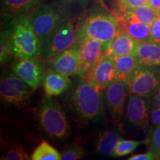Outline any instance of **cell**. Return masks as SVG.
Here are the masks:
<instances>
[{"label": "cell", "instance_id": "d4e9b609", "mask_svg": "<svg viewBox=\"0 0 160 160\" xmlns=\"http://www.w3.org/2000/svg\"><path fill=\"white\" fill-rule=\"evenodd\" d=\"M143 143H145V142L137 141V140L121 139L117 143L111 157H121L131 154L139 145H141Z\"/></svg>", "mask_w": 160, "mask_h": 160}, {"label": "cell", "instance_id": "44dd1931", "mask_svg": "<svg viewBox=\"0 0 160 160\" xmlns=\"http://www.w3.org/2000/svg\"><path fill=\"white\" fill-rule=\"evenodd\" d=\"M157 17V10L150 5L148 3H147L145 5L136 8L125 11L119 18L137 20V21L147 23L151 25V24L154 22V20Z\"/></svg>", "mask_w": 160, "mask_h": 160}, {"label": "cell", "instance_id": "d590c367", "mask_svg": "<svg viewBox=\"0 0 160 160\" xmlns=\"http://www.w3.org/2000/svg\"><path fill=\"white\" fill-rule=\"evenodd\" d=\"M157 159H160V156H159V157H157Z\"/></svg>", "mask_w": 160, "mask_h": 160}, {"label": "cell", "instance_id": "603a6c76", "mask_svg": "<svg viewBox=\"0 0 160 160\" xmlns=\"http://www.w3.org/2000/svg\"><path fill=\"white\" fill-rule=\"evenodd\" d=\"M32 160H60L61 153L46 141H42L32 153Z\"/></svg>", "mask_w": 160, "mask_h": 160}, {"label": "cell", "instance_id": "5bb4252c", "mask_svg": "<svg viewBox=\"0 0 160 160\" xmlns=\"http://www.w3.org/2000/svg\"><path fill=\"white\" fill-rule=\"evenodd\" d=\"M79 63V42L65 50L49 61L51 68L68 77L78 75Z\"/></svg>", "mask_w": 160, "mask_h": 160}, {"label": "cell", "instance_id": "836d02e7", "mask_svg": "<svg viewBox=\"0 0 160 160\" xmlns=\"http://www.w3.org/2000/svg\"><path fill=\"white\" fill-rule=\"evenodd\" d=\"M148 3L156 9H158L160 7V0H148Z\"/></svg>", "mask_w": 160, "mask_h": 160}, {"label": "cell", "instance_id": "7402d4cb", "mask_svg": "<svg viewBox=\"0 0 160 160\" xmlns=\"http://www.w3.org/2000/svg\"><path fill=\"white\" fill-rule=\"evenodd\" d=\"M116 69L118 79L127 81L133 71L141 65L134 55H125L114 57Z\"/></svg>", "mask_w": 160, "mask_h": 160}, {"label": "cell", "instance_id": "8d00e7d4", "mask_svg": "<svg viewBox=\"0 0 160 160\" xmlns=\"http://www.w3.org/2000/svg\"><path fill=\"white\" fill-rule=\"evenodd\" d=\"M83 1H85L86 2V1H88V0H83Z\"/></svg>", "mask_w": 160, "mask_h": 160}, {"label": "cell", "instance_id": "f546056e", "mask_svg": "<svg viewBox=\"0 0 160 160\" xmlns=\"http://www.w3.org/2000/svg\"><path fill=\"white\" fill-rule=\"evenodd\" d=\"M151 38L153 41L160 43V17H158L151 25Z\"/></svg>", "mask_w": 160, "mask_h": 160}, {"label": "cell", "instance_id": "83f0119b", "mask_svg": "<svg viewBox=\"0 0 160 160\" xmlns=\"http://www.w3.org/2000/svg\"><path fill=\"white\" fill-rule=\"evenodd\" d=\"M85 154V150L79 145H71L68 146L61 153V159L77 160L82 159Z\"/></svg>", "mask_w": 160, "mask_h": 160}, {"label": "cell", "instance_id": "ffe728a7", "mask_svg": "<svg viewBox=\"0 0 160 160\" xmlns=\"http://www.w3.org/2000/svg\"><path fill=\"white\" fill-rule=\"evenodd\" d=\"M121 139L119 132L115 130H107L100 133L96 145V150L102 155L111 156L117 143Z\"/></svg>", "mask_w": 160, "mask_h": 160}, {"label": "cell", "instance_id": "d6a6232c", "mask_svg": "<svg viewBox=\"0 0 160 160\" xmlns=\"http://www.w3.org/2000/svg\"><path fill=\"white\" fill-rule=\"evenodd\" d=\"M153 106L160 108V85L153 95Z\"/></svg>", "mask_w": 160, "mask_h": 160}, {"label": "cell", "instance_id": "30bf717a", "mask_svg": "<svg viewBox=\"0 0 160 160\" xmlns=\"http://www.w3.org/2000/svg\"><path fill=\"white\" fill-rule=\"evenodd\" d=\"M79 63L78 76L83 77L108 53V50L101 42L91 38H85L79 40Z\"/></svg>", "mask_w": 160, "mask_h": 160}, {"label": "cell", "instance_id": "4fadbf2b", "mask_svg": "<svg viewBox=\"0 0 160 160\" xmlns=\"http://www.w3.org/2000/svg\"><path fill=\"white\" fill-rule=\"evenodd\" d=\"M148 104L144 97L130 93L126 104V118L133 128L145 130L149 126L150 114Z\"/></svg>", "mask_w": 160, "mask_h": 160}, {"label": "cell", "instance_id": "ac0fdd59", "mask_svg": "<svg viewBox=\"0 0 160 160\" xmlns=\"http://www.w3.org/2000/svg\"><path fill=\"white\" fill-rule=\"evenodd\" d=\"M119 22V31L125 32L138 42L151 40V25L133 19L117 17Z\"/></svg>", "mask_w": 160, "mask_h": 160}, {"label": "cell", "instance_id": "4dcf8cb0", "mask_svg": "<svg viewBox=\"0 0 160 160\" xmlns=\"http://www.w3.org/2000/svg\"><path fill=\"white\" fill-rule=\"evenodd\" d=\"M157 158V153L152 150H149L148 151L144 153H139V154L132 155L130 157L128 160H153Z\"/></svg>", "mask_w": 160, "mask_h": 160}, {"label": "cell", "instance_id": "484cf974", "mask_svg": "<svg viewBox=\"0 0 160 160\" xmlns=\"http://www.w3.org/2000/svg\"><path fill=\"white\" fill-rule=\"evenodd\" d=\"M1 159L4 160H27L31 159L26 150L21 145H11L4 151Z\"/></svg>", "mask_w": 160, "mask_h": 160}, {"label": "cell", "instance_id": "8992f818", "mask_svg": "<svg viewBox=\"0 0 160 160\" xmlns=\"http://www.w3.org/2000/svg\"><path fill=\"white\" fill-rule=\"evenodd\" d=\"M29 17L41 43L47 39L65 19L61 10L51 5H40Z\"/></svg>", "mask_w": 160, "mask_h": 160}, {"label": "cell", "instance_id": "7a4b0ae2", "mask_svg": "<svg viewBox=\"0 0 160 160\" xmlns=\"http://www.w3.org/2000/svg\"><path fill=\"white\" fill-rule=\"evenodd\" d=\"M38 118L42 129L49 137L63 139L71 133V128L62 106L51 97L42 99L38 108Z\"/></svg>", "mask_w": 160, "mask_h": 160}, {"label": "cell", "instance_id": "9a60e30c", "mask_svg": "<svg viewBox=\"0 0 160 160\" xmlns=\"http://www.w3.org/2000/svg\"><path fill=\"white\" fill-rule=\"evenodd\" d=\"M42 86L47 97H58L71 87L70 77L65 76L50 68L44 72Z\"/></svg>", "mask_w": 160, "mask_h": 160}, {"label": "cell", "instance_id": "6da1fadb", "mask_svg": "<svg viewBox=\"0 0 160 160\" xmlns=\"http://www.w3.org/2000/svg\"><path fill=\"white\" fill-rule=\"evenodd\" d=\"M70 100L73 110L84 121H95L104 114L102 93L97 86L80 77L71 91Z\"/></svg>", "mask_w": 160, "mask_h": 160}, {"label": "cell", "instance_id": "3957f363", "mask_svg": "<svg viewBox=\"0 0 160 160\" xmlns=\"http://www.w3.org/2000/svg\"><path fill=\"white\" fill-rule=\"evenodd\" d=\"M11 39L14 55L18 59H34L41 55L42 43L33 30L29 16L17 17Z\"/></svg>", "mask_w": 160, "mask_h": 160}, {"label": "cell", "instance_id": "f1b7e54d", "mask_svg": "<svg viewBox=\"0 0 160 160\" xmlns=\"http://www.w3.org/2000/svg\"><path fill=\"white\" fill-rule=\"evenodd\" d=\"M147 3L148 2L145 0H117V4L122 12V15L125 11L136 8Z\"/></svg>", "mask_w": 160, "mask_h": 160}, {"label": "cell", "instance_id": "e0dca14e", "mask_svg": "<svg viewBox=\"0 0 160 160\" xmlns=\"http://www.w3.org/2000/svg\"><path fill=\"white\" fill-rule=\"evenodd\" d=\"M138 45L137 40L126 33L119 31L110 45L108 53L113 57L125 55H134Z\"/></svg>", "mask_w": 160, "mask_h": 160}, {"label": "cell", "instance_id": "1f68e13d", "mask_svg": "<svg viewBox=\"0 0 160 160\" xmlns=\"http://www.w3.org/2000/svg\"><path fill=\"white\" fill-rule=\"evenodd\" d=\"M150 119L154 126L160 125V108L153 106L150 111Z\"/></svg>", "mask_w": 160, "mask_h": 160}, {"label": "cell", "instance_id": "e575fe53", "mask_svg": "<svg viewBox=\"0 0 160 160\" xmlns=\"http://www.w3.org/2000/svg\"><path fill=\"white\" fill-rule=\"evenodd\" d=\"M157 15H158V17H160V7L158 9H157Z\"/></svg>", "mask_w": 160, "mask_h": 160}, {"label": "cell", "instance_id": "d6986e66", "mask_svg": "<svg viewBox=\"0 0 160 160\" xmlns=\"http://www.w3.org/2000/svg\"><path fill=\"white\" fill-rule=\"evenodd\" d=\"M42 0H2V9L9 15L18 17L30 16L40 6Z\"/></svg>", "mask_w": 160, "mask_h": 160}, {"label": "cell", "instance_id": "52a82bcc", "mask_svg": "<svg viewBox=\"0 0 160 160\" xmlns=\"http://www.w3.org/2000/svg\"><path fill=\"white\" fill-rule=\"evenodd\" d=\"M131 93L142 97L153 95L160 85V73L151 66L139 65L127 79Z\"/></svg>", "mask_w": 160, "mask_h": 160}, {"label": "cell", "instance_id": "8fae6325", "mask_svg": "<svg viewBox=\"0 0 160 160\" xmlns=\"http://www.w3.org/2000/svg\"><path fill=\"white\" fill-rule=\"evenodd\" d=\"M82 78L91 82L100 91H102L118 79L114 57L108 53L91 71Z\"/></svg>", "mask_w": 160, "mask_h": 160}, {"label": "cell", "instance_id": "9c48e42d", "mask_svg": "<svg viewBox=\"0 0 160 160\" xmlns=\"http://www.w3.org/2000/svg\"><path fill=\"white\" fill-rule=\"evenodd\" d=\"M105 107L114 121L121 118L126 99L131 93L127 81L117 79L102 91Z\"/></svg>", "mask_w": 160, "mask_h": 160}, {"label": "cell", "instance_id": "4316f807", "mask_svg": "<svg viewBox=\"0 0 160 160\" xmlns=\"http://www.w3.org/2000/svg\"><path fill=\"white\" fill-rule=\"evenodd\" d=\"M145 143L157 153V157L160 156V125L155 126L150 131ZM157 159V158H156Z\"/></svg>", "mask_w": 160, "mask_h": 160}, {"label": "cell", "instance_id": "5b68a950", "mask_svg": "<svg viewBox=\"0 0 160 160\" xmlns=\"http://www.w3.org/2000/svg\"><path fill=\"white\" fill-rule=\"evenodd\" d=\"M79 42V26L74 20L65 18L57 28L42 43L40 57L49 62Z\"/></svg>", "mask_w": 160, "mask_h": 160}, {"label": "cell", "instance_id": "277c9868", "mask_svg": "<svg viewBox=\"0 0 160 160\" xmlns=\"http://www.w3.org/2000/svg\"><path fill=\"white\" fill-rule=\"evenodd\" d=\"M117 17L108 13L90 15L79 27V41L91 38L101 42L109 49L110 45L119 31Z\"/></svg>", "mask_w": 160, "mask_h": 160}, {"label": "cell", "instance_id": "2e32d148", "mask_svg": "<svg viewBox=\"0 0 160 160\" xmlns=\"http://www.w3.org/2000/svg\"><path fill=\"white\" fill-rule=\"evenodd\" d=\"M135 57L141 65L160 66V43L153 40L138 42Z\"/></svg>", "mask_w": 160, "mask_h": 160}, {"label": "cell", "instance_id": "ba28073f", "mask_svg": "<svg viewBox=\"0 0 160 160\" xmlns=\"http://www.w3.org/2000/svg\"><path fill=\"white\" fill-rule=\"evenodd\" d=\"M31 88L25 82L15 74L2 77L0 81V96L3 102L22 108L29 99Z\"/></svg>", "mask_w": 160, "mask_h": 160}, {"label": "cell", "instance_id": "cb8c5ba5", "mask_svg": "<svg viewBox=\"0 0 160 160\" xmlns=\"http://www.w3.org/2000/svg\"><path fill=\"white\" fill-rule=\"evenodd\" d=\"M12 35V34H11ZM11 35L1 34L0 39V62L2 65L8 63L15 57Z\"/></svg>", "mask_w": 160, "mask_h": 160}, {"label": "cell", "instance_id": "7c38bea8", "mask_svg": "<svg viewBox=\"0 0 160 160\" xmlns=\"http://www.w3.org/2000/svg\"><path fill=\"white\" fill-rule=\"evenodd\" d=\"M11 71L33 89H37L42 82V67L37 58L18 59L12 66Z\"/></svg>", "mask_w": 160, "mask_h": 160}]
</instances>
